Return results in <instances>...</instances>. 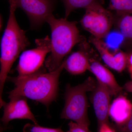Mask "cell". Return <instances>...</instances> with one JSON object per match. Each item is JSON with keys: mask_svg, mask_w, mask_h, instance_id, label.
Here are the masks:
<instances>
[{"mask_svg": "<svg viewBox=\"0 0 132 132\" xmlns=\"http://www.w3.org/2000/svg\"><path fill=\"white\" fill-rule=\"evenodd\" d=\"M64 66L63 61L60 67L53 72L45 73L42 70L31 75L7 77L15 85L14 89L9 93V98L24 97L48 106L57 99L59 77Z\"/></svg>", "mask_w": 132, "mask_h": 132, "instance_id": "cell-1", "label": "cell"}, {"mask_svg": "<svg viewBox=\"0 0 132 132\" xmlns=\"http://www.w3.org/2000/svg\"><path fill=\"white\" fill-rule=\"evenodd\" d=\"M89 71L94 75L97 82L108 90L111 95L119 94L122 90L113 74L103 65L94 59H90Z\"/></svg>", "mask_w": 132, "mask_h": 132, "instance_id": "cell-11", "label": "cell"}, {"mask_svg": "<svg viewBox=\"0 0 132 132\" xmlns=\"http://www.w3.org/2000/svg\"><path fill=\"white\" fill-rule=\"evenodd\" d=\"M69 130L66 132H90L80 125L71 121L68 124Z\"/></svg>", "mask_w": 132, "mask_h": 132, "instance_id": "cell-19", "label": "cell"}, {"mask_svg": "<svg viewBox=\"0 0 132 132\" xmlns=\"http://www.w3.org/2000/svg\"><path fill=\"white\" fill-rule=\"evenodd\" d=\"M24 132H65L60 128H50L43 127L38 125L27 124L23 128Z\"/></svg>", "mask_w": 132, "mask_h": 132, "instance_id": "cell-17", "label": "cell"}, {"mask_svg": "<svg viewBox=\"0 0 132 132\" xmlns=\"http://www.w3.org/2000/svg\"><path fill=\"white\" fill-rule=\"evenodd\" d=\"M16 9L13 5H10L9 18L1 42V103L3 102L2 94L4 85L12 65L20 53L30 45V43L26 36V32L21 28L16 21L15 15Z\"/></svg>", "mask_w": 132, "mask_h": 132, "instance_id": "cell-3", "label": "cell"}, {"mask_svg": "<svg viewBox=\"0 0 132 132\" xmlns=\"http://www.w3.org/2000/svg\"><path fill=\"white\" fill-rule=\"evenodd\" d=\"M92 101L98 125L109 123L108 121L111 94L105 88L97 82L93 91Z\"/></svg>", "mask_w": 132, "mask_h": 132, "instance_id": "cell-10", "label": "cell"}, {"mask_svg": "<svg viewBox=\"0 0 132 132\" xmlns=\"http://www.w3.org/2000/svg\"><path fill=\"white\" fill-rule=\"evenodd\" d=\"M109 9L118 14L131 13L132 0H110Z\"/></svg>", "mask_w": 132, "mask_h": 132, "instance_id": "cell-16", "label": "cell"}, {"mask_svg": "<svg viewBox=\"0 0 132 132\" xmlns=\"http://www.w3.org/2000/svg\"><path fill=\"white\" fill-rule=\"evenodd\" d=\"M115 128L118 132H132V111L131 116L127 123L121 126L115 125Z\"/></svg>", "mask_w": 132, "mask_h": 132, "instance_id": "cell-18", "label": "cell"}, {"mask_svg": "<svg viewBox=\"0 0 132 132\" xmlns=\"http://www.w3.org/2000/svg\"><path fill=\"white\" fill-rule=\"evenodd\" d=\"M46 22L51 30V50L45 61V67L48 72H53L61 65L63 59L73 48L81 41L76 24L65 18L57 19L53 14Z\"/></svg>", "mask_w": 132, "mask_h": 132, "instance_id": "cell-2", "label": "cell"}, {"mask_svg": "<svg viewBox=\"0 0 132 132\" xmlns=\"http://www.w3.org/2000/svg\"><path fill=\"white\" fill-rule=\"evenodd\" d=\"M9 2L26 13L33 28H39L46 22L54 8V0H9Z\"/></svg>", "mask_w": 132, "mask_h": 132, "instance_id": "cell-7", "label": "cell"}, {"mask_svg": "<svg viewBox=\"0 0 132 132\" xmlns=\"http://www.w3.org/2000/svg\"><path fill=\"white\" fill-rule=\"evenodd\" d=\"M90 60L87 54L82 50H79L64 60V69L71 74H81L89 70Z\"/></svg>", "mask_w": 132, "mask_h": 132, "instance_id": "cell-13", "label": "cell"}, {"mask_svg": "<svg viewBox=\"0 0 132 132\" xmlns=\"http://www.w3.org/2000/svg\"><path fill=\"white\" fill-rule=\"evenodd\" d=\"M85 9V14L80 21L83 28L98 39H101L106 36L113 22L111 12L105 9L99 1Z\"/></svg>", "mask_w": 132, "mask_h": 132, "instance_id": "cell-5", "label": "cell"}, {"mask_svg": "<svg viewBox=\"0 0 132 132\" xmlns=\"http://www.w3.org/2000/svg\"><path fill=\"white\" fill-rule=\"evenodd\" d=\"M98 0H62L65 8V18L67 19L72 12L79 9H86Z\"/></svg>", "mask_w": 132, "mask_h": 132, "instance_id": "cell-15", "label": "cell"}, {"mask_svg": "<svg viewBox=\"0 0 132 132\" xmlns=\"http://www.w3.org/2000/svg\"><path fill=\"white\" fill-rule=\"evenodd\" d=\"M95 80L89 77L81 84L72 87L68 85L65 94V104L61 118L69 120L89 130L88 104L86 93L93 92L97 85Z\"/></svg>", "mask_w": 132, "mask_h": 132, "instance_id": "cell-4", "label": "cell"}, {"mask_svg": "<svg viewBox=\"0 0 132 132\" xmlns=\"http://www.w3.org/2000/svg\"><path fill=\"white\" fill-rule=\"evenodd\" d=\"M35 48L22 52L16 70L20 76L31 75L42 71L45 58L51 50V41L48 36L37 39Z\"/></svg>", "mask_w": 132, "mask_h": 132, "instance_id": "cell-6", "label": "cell"}, {"mask_svg": "<svg viewBox=\"0 0 132 132\" xmlns=\"http://www.w3.org/2000/svg\"><path fill=\"white\" fill-rule=\"evenodd\" d=\"M128 64L129 72L132 78V54L130 55L129 57H128Z\"/></svg>", "mask_w": 132, "mask_h": 132, "instance_id": "cell-21", "label": "cell"}, {"mask_svg": "<svg viewBox=\"0 0 132 132\" xmlns=\"http://www.w3.org/2000/svg\"><path fill=\"white\" fill-rule=\"evenodd\" d=\"M90 41L107 65L119 72L125 69L128 63V57L125 53L121 51L111 53L104 42L93 36L90 38Z\"/></svg>", "mask_w": 132, "mask_h": 132, "instance_id": "cell-9", "label": "cell"}, {"mask_svg": "<svg viewBox=\"0 0 132 132\" xmlns=\"http://www.w3.org/2000/svg\"><path fill=\"white\" fill-rule=\"evenodd\" d=\"M10 100L9 102H4L2 106L4 108V113L1 120L4 125L6 126L10 121L16 119L29 120L38 125V121L29 106L27 98L16 97Z\"/></svg>", "mask_w": 132, "mask_h": 132, "instance_id": "cell-8", "label": "cell"}, {"mask_svg": "<svg viewBox=\"0 0 132 132\" xmlns=\"http://www.w3.org/2000/svg\"><path fill=\"white\" fill-rule=\"evenodd\" d=\"M98 132H116L109 123H104L98 125Z\"/></svg>", "mask_w": 132, "mask_h": 132, "instance_id": "cell-20", "label": "cell"}, {"mask_svg": "<svg viewBox=\"0 0 132 132\" xmlns=\"http://www.w3.org/2000/svg\"><path fill=\"white\" fill-rule=\"evenodd\" d=\"M124 88L128 92H132V81L126 83L124 86Z\"/></svg>", "mask_w": 132, "mask_h": 132, "instance_id": "cell-22", "label": "cell"}, {"mask_svg": "<svg viewBox=\"0 0 132 132\" xmlns=\"http://www.w3.org/2000/svg\"><path fill=\"white\" fill-rule=\"evenodd\" d=\"M132 111L131 102L124 96H119L110 105L109 116L115 122L116 126H121L129 120Z\"/></svg>", "mask_w": 132, "mask_h": 132, "instance_id": "cell-12", "label": "cell"}, {"mask_svg": "<svg viewBox=\"0 0 132 132\" xmlns=\"http://www.w3.org/2000/svg\"><path fill=\"white\" fill-rule=\"evenodd\" d=\"M118 27L121 34L125 39L132 41V13L120 14Z\"/></svg>", "mask_w": 132, "mask_h": 132, "instance_id": "cell-14", "label": "cell"}]
</instances>
